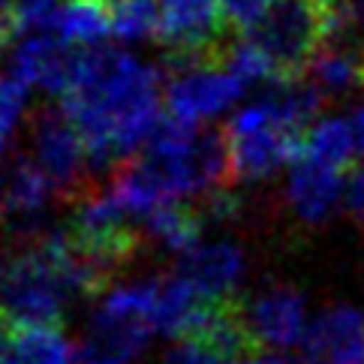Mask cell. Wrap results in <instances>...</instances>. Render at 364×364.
Returning <instances> with one entry per match:
<instances>
[{
    "instance_id": "13",
    "label": "cell",
    "mask_w": 364,
    "mask_h": 364,
    "mask_svg": "<svg viewBox=\"0 0 364 364\" xmlns=\"http://www.w3.org/2000/svg\"><path fill=\"white\" fill-rule=\"evenodd\" d=\"M343 193V175L322 168L310 160L298 157L292 163V175H289V205L292 211L307 220V223H319L331 211L337 199Z\"/></svg>"
},
{
    "instance_id": "4",
    "label": "cell",
    "mask_w": 364,
    "mask_h": 364,
    "mask_svg": "<svg viewBox=\"0 0 364 364\" xmlns=\"http://www.w3.org/2000/svg\"><path fill=\"white\" fill-rule=\"evenodd\" d=\"M67 283L55 262L31 244L21 256H16L0 280V307L21 328H60L63 301H67Z\"/></svg>"
},
{
    "instance_id": "2",
    "label": "cell",
    "mask_w": 364,
    "mask_h": 364,
    "mask_svg": "<svg viewBox=\"0 0 364 364\" xmlns=\"http://www.w3.org/2000/svg\"><path fill=\"white\" fill-rule=\"evenodd\" d=\"M355 9L349 0H274L244 40H250L271 67L274 85H295L310 75L328 46L349 43Z\"/></svg>"
},
{
    "instance_id": "21",
    "label": "cell",
    "mask_w": 364,
    "mask_h": 364,
    "mask_svg": "<svg viewBox=\"0 0 364 364\" xmlns=\"http://www.w3.org/2000/svg\"><path fill=\"white\" fill-rule=\"evenodd\" d=\"M166 364H226L220 355H214L211 349H205L193 341H181L172 353L166 355Z\"/></svg>"
},
{
    "instance_id": "26",
    "label": "cell",
    "mask_w": 364,
    "mask_h": 364,
    "mask_svg": "<svg viewBox=\"0 0 364 364\" xmlns=\"http://www.w3.org/2000/svg\"><path fill=\"white\" fill-rule=\"evenodd\" d=\"M301 364H319V361H301Z\"/></svg>"
},
{
    "instance_id": "20",
    "label": "cell",
    "mask_w": 364,
    "mask_h": 364,
    "mask_svg": "<svg viewBox=\"0 0 364 364\" xmlns=\"http://www.w3.org/2000/svg\"><path fill=\"white\" fill-rule=\"evenodd\" d=\"M274 0H223V12H226V24L229 28L241 31V36L253 28V24L265 16V9Z\"/></svg>"
},
{
    "instance_id": "3",
    "label": "cell",
    "mask_w": 364,
    "mask_h": 364,
    "mask_svg": "<svg viewBox=\"0 0 364 364\" xmlns=\"http://www.w3.org/2000/svg\"><path fill=\"white\" fill-rule=\"evenodd\" d=\"M229 145V172L235 181H262L274 175L280 166L295 163L301 157V141L307 129L295 127L274 106V100L262 97L253 106L241 109L226 124Z\"/></svg>"
},
{
    "instance_id": "25",
    "label": "cell",
    "mask_w": 364,
    "mask_h": 364,
    "mask_svg": "<svg viewBox=\"0 0 364 364\" xmlns=\"http://www.w3.org/2000/svg\"><path fill=\"white\" fill-rule=\"evenodd\" d=\"M358 75H361V87H364V36L358 40Z\"/></svg>"
},
{
    "instance_id": "6",
    "label": "cell",
    "mask_w": 364,
    "mask_h": 364,
    "mask_svg": "<svg viewBox=\"0 0 364 364\" xmlns=\"http://www.w3.org/2000/svg\"><path fill=\"white\" fill-rule=\"evenodd\" d=\"M163 94L168 118L199 127L226 112L244 94V85L223 63H166Z\"/></svg>"
},
{
    "instance_id": "1",
    "label": "cell",
    "mask_w": 364,
    "mask_h": 364,
    "mask_svg": "<svg viewBox=\"0 0 364 364\" xmlns=\"http://www.w3.org/2000/svg\"><path fill=\"white\" fill-rule=\"evenodd\" d=\"M163 73L121 48H85L75 82L60 97L63 114L85 139L90 172L124 166L160 124Z\"/></svg>"
},
{
    "instance_id": "24",
    "label": "cell",
    "mask_w": 364,
    "mask_h": 364,
    "mask_svg": "<svg viewBox=\"0 0 364 364\" xmlns=\"http://www.w3.org/2000/svg\"><path fill=\"white\" fill-rule=\"evenodd\" d=\"M238 364H283L277 355H265V353H259L253 358H247V361H238Z\"/></svg>"
},
{
    "instance_id": "18",
    "label": "cell",
    "mask_w": 364,
    "mask_h": 364,
    "mask_svg": "<svg viewBox=\"0 0 364 364\" xmlns=\"http://www.w3.org/2000/svg\"><path fill=\"white\" fill-rule=\"evenodd\" d=\"M114 36L121 43L157 40L160 31V0H112Z\"/></svg>"
},
{
    "instance_id": "23",
    "label": "cell",
    "mask_w": 364,
    "mask_h": 364,
    "mask_svg": "<svg viewBox=\"0 0 364 364\" xmlns=\"http://www.w3.org/2000/svg\"><path fill=\"white\" fill-rule=\"evenodd\" d=\"M353 136H355V148H358V154L364 157V106L355 112V118H353Z\"/></svg>"
},
{
    "instance_id": "17",
    "label": "cell",
    "mask_w": 364,
    "mask_h": 364,
    "mask_svg": "<svg viewBox=\"0 0 364 364\" xmlns=\"http://www.w3.org/2000/svg\"><path fill=\"white\" fill-rule=\"evenodd\" d=\"M0 364H75V349L60 328L21 325Z\"/></svg>"
},
{
    "instance_id": "7",
    "label": "cell",
    "mask_w": 364,
    "mask_h": 364,
    "mask_svg": "<svg viewBox=\"0 0 364 364\" xmlns=\"http://www.w3.org/2000/svg\"><path fill=\"white\" fill-rule=\"evenodd\" d=\"M82 55H85V48L67 46L55 33L43 31V33L28 36L16 48L9 73L18 75L24 85H36L60 100L75 82V73L82 67Z\"/></svg>"
},
{
    "instance_id": "8",
    "label": "cell",
    "mask_w": 364,
    "mask_h": 364,
    "mask_svg": "<svg viewBox=\"0 0 364 364\" xmlns=\"http://www.w3.org/2000/svg\"><path fill=\"white\" fill-rule=\"evenodd\" d=\"M304 361L364 364V314L355 307H331L304 337Z\"/></svg>"
},
{
    "instance_id": "14",
    "label": "cell",
    "mask_w": 364,
    "mask_h": 364,
    "mask_svg": "<svg viewBox=\"0 0 364 364\" xmlns=\"http://www.w3.org/2000/svg\"><path fill=\"white\" fill-rule=\"evenodd\" d=\"M211 304L208 298L193 286L190 280H184L181 274L160 280V289H157V307H154V328L166 331V334H175L178 341L193 331L205 314V307Z\"/></svg>"
},
{
    "instance_id": "5",
    "label": "cell",
    "mask_w": 364,
    "mask_h": 364,
    "mask_svg": "<svg viewBox=\"0 0 364 364\" xmlns=\"http://www.w3.org/2000/svg\"><path fill=\"white\" fill-rule=\"evenodd\" d=\"M33 163L51 178L60 196L79 202L90 190V157L82 133L63 109H36L31 118Z\"/></svg>"
},
{
    "instance_id": "10",
    "label": "cell",
    "mask_w": 364,
    "mask_h": 364,
    "mask_svg": "<svg viewBox=\"0 0 364 364\" xmlns=\"http://www.w3.org/2000/svg\"><path fill=\"white\" fill-rule=\"evenodd\" d=\"M178 274L196 286L208 301L235 298V286L244 274V253L229 241L205 244V247L199 244L193 253L181 256Z\"/></svg>"
},
{
    "instance_id": "15",
    "label": "cell",
    "mask_w": 364,
    "mask_h": 364,
    "mask_svg": "<svg viewBox=\"0 0 364 364\" xmlns=\"http://www.w3.org/2000/svg\"><path fill=\"white\" fill-rule=\"evenodd\" d=\"M355 154H358V148H355L353 124H346L341 118H325V121L314 124L301 141V160H310L322 168H331L337 175L353 168Z\"/></svg>"
},
{
    "instance_id": "22",
    "label": "cell",
    "mask_w": 364,
    "mask_h": 364,
    "mask_svg": "<svg viewBox=\"0 0 364 364\" xmlns=\"http://www.w3.org/2000/svg\"><path fill=\"white\" fill-rule=\"evenodd\" d=\"M346 202L353 208V214L364 223V166L355 168L353 181H349V190H346Z\"/></svg>"
},
{
    "instance_id": "16",
    "label": "cell",
    "mask_w": 364,
    "mask_h": 364,
    "mask_svg": "<svg viewBox=\"0 0 364 364\" xmlns=\"http://www.w3.org/2000/svg\"><path fill=\"white\" fill-rule=\"evenodd\" d=\"M202 223L205 220L199 214V208L168 202V205H160L157 211L148 217V238L163 244L166 250H172L178 256H187L199 247Z\"/></svg>"
},
{
    "instance_id": "11",
    "label": "cell",
    "mask_w": 364,
    "mask_h": 364,
    "mask_svg": "<svg viewBox=\"0 0 364 364\" xmlns=\"http://www.w3.org/2000/svg\"><path fill=\"white\" fill-rule=\"evenodd\" d=\"M55 184L33 160H16L0 181V223L4 220H16V223L28 226L40 220L46 205L51 202Z\"/></svg>"
},
{
    "instance_id": "19",
    "label": "cell",
    "mask_w": 364,
    "mask_h": 364,
    "mask_svg": "<svg viewBox=\"0 0 364 364\" xmlns=\"http://www.w3.org/2000/svg\"><path fill=\"white\" fill-rule=\"evenodd\" d=\"M28 87L18 75H0V154L6 151V145L16 136V129L21 124L24 106H28Z\"/></svg>"
},
{
    "instance_id": "12",
    "label": "cell",
    "mask_w": 364,
    "mask_h": 364,
    "mask_svg": "<svg viewBox=\"0 0 364 364\" xmlns=\"http://www.w3.org/2000/svg\"><path fill=\"white\" fill-rule=\"evenodd\" d=\"M48 33L75 48H100L106 36H114V6L112 0H63Z\"/></svg>"
},
{
    "instance_id": "9",
    "label": "cell",
    "mask_w": 364,
    "mask_h": 364,
    "mask_svg": "<svg viewBox=\"0 0 364 364\" xmlns=\"http://www.w3.org/2000/svg\"><path fill=\"white\" fill-rule=\"evenodd\" d=\"M247 322L262 349L295 346L304 341V298L289 286H274L247 307Z\"/></svg>"
}]
</instances>
